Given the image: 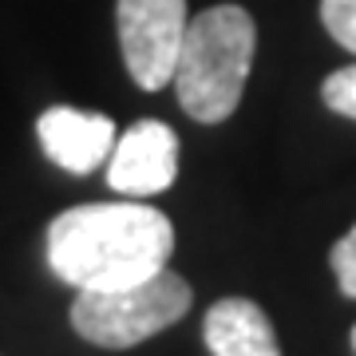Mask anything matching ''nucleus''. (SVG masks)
Instances as JSON below:
<instances>
[{"label": "nucleus", "instance_id": "423d86ee", "mask_svg": "<svg viewBox=\"0 0 356 356\" xmlns=\"http://www.w3.org/2000/svg\"><path fill=\"white\" fill-rule=\"evenodd\" d=\"M36 135L44 154L72 175H91L95 166H103L119 139L111 115L79 111V107H48L36 119Z\"/></svg>", "mask_w": 356, "mask_h": 356}, {"label": "nucleus", "instance_id": "1a4fd4ad", "mask_svg": "<svg viewBox=\"0 0 356 356\" xmlns=\"http://www.w3.org/2000/svg\"><path fill=\"white\" fill-rule=\"evenodd\" d=\"M321 95H325V103H329L337 115L356 119V64L341 67V72H332V76L325 79Z\"/></svg>", "mask_w": 356, "mask_h": 356}, {"label": "nucleus", "instance_id": "39448f33", "mask_svg": "<svg viewBox=\"0 0 356 356\" xmlns=\"http://www.w3.org/2000/svg\"><path fill=\"white\" fill-rule=\"evenodd\" d=\"M178 178V135L159 119L131 123L111 147L107 186L127 198H151L175 186Z\"/></svg>", "mask_w": 356, "mask_h": 356}, {"label": "nucleus", "instance_id": "6e6552de", "mask_svg": "<svg viewBox=\"0 0 356 356\" xmlns=\"http://www.w3.org/2000/svg\"><path fill=\"white\" fill-rule=\"evenodd\" d=\"M321 20L332 40L356 56V0H321Z\"/></svg>", "mask_w": 356, "mask_h": 356}, {"label": "nucleus", "instance_id": "f257e3e1", "mask_svg": "<svg viewBox=\"0 0 356 356\" xmlns=\"http://www.w3.org/2000/svg\"><path fill=\"white\" fill-rule=\"evenodd\" d=\"M175 254V226L147 202H88L51 218L48 266L76 289H115L159 273Z\"/></svg>", "mask_w": 356, "mask_h": 356}, {"label": "nucleus", "instance_id": "f03ea898", "mask_svg": "<svg viewBox=\"0 0 356 356\" xmlns=\"http://www.w3.org/2000/svg\"><path fill=\"white\" fill-rule=\"evenodd\" d=\"M257 28L242 4H214L186 24L175 64V91L182 111L198 123H222L238 111L254 64Z\"/></svg>", "mask_w": 356, "mask_h": 356}, {"label": "nucleus", "instance_id": "7ed1b4c3", "mask_svg": "<svg viewBox=\"0 0 356 356\" xmlns=\"http://www.w3.org/2000/svg\"><path fill=\"white\" fill-rule=\"evenodd\" d=\"M194 293L175 269L115 285V289H79L72 301V329L99 348H131L154 332L170 329L191 313Z\"/></svg>", "mask_w": 356, "mask_h": 356}, {"label": "nucleus", "instance_id": "9d476101", "mask_svg": "<svg viewBox=\"0 0 356 356\" xmlns=\"http://www.w3.org/2000/svg\"><path fill=\"white\" fill-rule=\"evenodd\" d=\"M329 261H332V273H337V285H341V293L356 301V226L348 229V234H344L337 245H332Z\"/></svg>", "mask_w": 356, "mask_h": 356}, {"label": "nucleus", "instance_id": "20e7f679", "mask_svg": "<svg viewBox=\"0 0 356 356\" xmlns=\"http://www.w3.org/2000/svg\"><path fill=\"white\" fill-rule=\"evenodd\" d=\"M119 48L131 79L143 91H159L175 79L178 48L186 36V0H119L115 8Z\"/></svg>", "mask_w": 356, "mask_h": 356}, {"label": "nucleus", "instance_id": "0eeeda50", "mask_svg": "<svg viewBox=\"0 0 356 356\" xmlns=\"http://www.w3.org/2000/svg\"><path fill=\"white\" fill-rule=\"evenodd\" d=\"M202 341L214 356H281L266 309L250 297H222L202 321Z\"/></svg>", "mask_w": 356, "mask_h": 356}, {"label": "nucleus", "instance_id": "9b49d317", "mask_svg": "<svg viewBox=\"0 0 356 356\" xmlns=\"http://www.w3.org/2000/svg\"><path fill=\"white\" fill-rule=\"evenodd\" d=\"M353 353H356V325H353Z\"/></svg>", "mask_w": 356, "mask_h": 356}]
</instances>
